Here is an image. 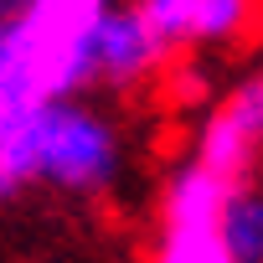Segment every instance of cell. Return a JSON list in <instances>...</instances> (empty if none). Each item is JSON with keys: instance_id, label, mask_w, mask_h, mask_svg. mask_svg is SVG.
Instances as JSON below:
<instances>
[{"instance_id": "6da1fadb", "label": "cell", "mask_w": 263, "mask_h": 263, "mask_svg": "<svg viewBox=\"0 0 263 263\" xmlns=\"http://www.w3.org/2000/svg\"><path fill=\"white\" fill-rule=\"evenodd\" d=\"M31 186H62V191H103L119 176V129L108 114L57 98L31 124Z\"/></svg>"}, {"instance_id": "7a4b0ae2", "label": "cell", "mask_w": 263, "mask_h": 263, "mask_svg": "<svg viewBox=\"0 0 263 263\" xmlns=\"http://www.w3.org/2000/svg\"><path fill=\"white\" fill-rule=\"evenodd\" d=\"M232 181L212 176L206 165L186 160L160 201V242L155 263H232L222 248V201Z\"/></svg>"}, {"instance_id": "3957f363", "label": "cell", "mask_w": 263, "mask_h": 263, "mask_svg": "<svg viewBox=\"0 0 263 263\" xmlns=\"http://www.w3.org/2000/svg\"><path fill=\"white\" fill-rule=\"evenodd\" d=\"M171 52L150 36V26L140 21L135 6H114L93 36V83L114 88V93H135L150 88L155 78H165Z\"/></svg>"}, {"instance_id": "277c9868", "label": "cell", "mask_w": 263, "mask_h": 263, "mask_svg": "<svg viewBox=\"0 0 263 263\" xmlns=\"http://www.w3.org/2000/svg\"><path fill=\"white\" fill-rule=\"evenodd\" d=\"M196 165H206L212 176L222 181H253L258 176V160H263V129H258V114H253V98L242 93V83L212 103L201 135H196Z\"/></svg>"}, {"instance_id": "5b68a950", "label": "cell", "mask_w": 263, "mask_h": 263, "mask_svg": "<svg viewBox=\"0 0 263 263\" xmlns=\"http://www.w3.org/2000/svg\"><path fill=\"white\" fill-rule=\"evenodd\" d=\"M222 248L232 263H263V176L237 181L222 201Z\"/></svg>"}, {"instance_id": "8992f818", "label": "cell", "mask_w": 263, "mask_h": 263, "mask_svg": "<svg viewBox=\"0 0 263 263\" xmlns=\"http://www.w3.org/2000/svg\"><path fill=\"white\" fill-rule=\"evenodd\" d=\"M263 26V0H196L186 47H242Z\"/></svg>"}, {"instance_id": "52a82bcc", "label": "cell", "mask_w": 263, "mask_h": 263, "mask_svg": "<svg viewBox=\"0 0 263 263\" xmlns=\"http://www.w3.org/2000/svg\"><path fill=\"white\" fill-rule=\"evenodd\" d=\"M135 11H140V21L150 26V36H155L171 57H176V52H186L196 0H135Z\"/></svg>"}, {"instance_id": "ba28073f", "label": "cell", "mask_w": 263, "mask_h": 263, "mask_svg": "<svg viewBox=\"0 0 263 263\" xmlns=\"http://www.w3.org/2000/svg\"><path fill=\"white\" fill-rule=\"evenodd\" d=\"M242 93L253 98V114H258V129H263V67H258V72L242 83Z\"/></svg>"}, {"instance_id": "9c48e42d", "label": "cell", "mask_w": 263, "mask_h": 263, "mask_svg": "<svg viewBox=\"0 0 263 263\" xmlns=\"http://www.w3.org/2000/svg\"><path fill=\"white\" fill-rule=\"evenodd\" d=\"M21 6H26V0H0V21H11V16H16Z\"/></svg>"}, {"instance_id": "30bf717a", "label": "cell", "mask_w": 263, "mask_h": 263, "mask_svg": "<svg viewBox=\"0 0 263 263\" xmlns=\"http://www.w3.org/2000/svg\"><path fill=\"white\" fill-rule=\"evenodd\" d=\"M0 36H6V21H0Z\"/></svg>"}]
</instances>
